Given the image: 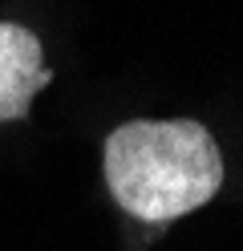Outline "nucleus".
Returning a JSON list of instances; mask_svg holds the SVG:
<instances>
[{
  "mask_svg": "<svg viewBox=\"0 0 243 251\" xmlns=\"http://www.w3.org/2000/svg\"><path fill=\"white\" fill-rule=\"evenodd\" d=\"M106 182L126 215L170 223L215 199L223 154L199 122H126L106 138Z\"/></svg>",
  "mask_w": 243,
  "mask_h": 251,
  "instance_id": "f257e3e1",
  "label": "nucleus"
},
{
  "mask_svg": "<svg viewBox=\"0 0 243 251\" xmlns=\"http://www.w3.org/2000/svg\"><path fill=\"white\" fill-rule=\"evenodd\" d=\"M45 81L49 69L41 41L25 25H0V122L25 118Z\"/></svg>",
  "mask_w": 243,
  "mask_h": 251,
  "instance_id": "f03ea898",
  "label": "nucleus"
}]
</instances>
